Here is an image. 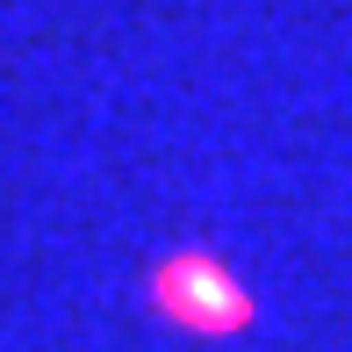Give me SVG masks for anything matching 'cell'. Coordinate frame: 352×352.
Wrapping results in <instances>:
<instances>
[{
  "mask_svg": "<svg viewBox=\"0 0 352 352\" xmlns=\"http://www.w3.org/2000/svg\"><path fill=\"white\" fill-rule=\"evenodd\" d=\"M151 295L180 331H237L252 316V295L223 259H166L151 274Z\"/></svg>",
  "mask_w": 352,
  "mask_h": 352,
  "instance_id": "obj_1",
  "label": "cell"
}]
</instances>
